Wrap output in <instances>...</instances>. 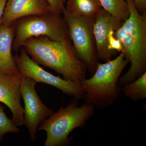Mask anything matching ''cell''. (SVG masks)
I'll list each match as a JSON object with an SVG mask.
<instances>
[{"instance_id": "9", "label": "cell", "mask_w": 146, "mask_h": 146, "mask_svg": "<svg viewBox=\"0 0 146 146\" xmlns=\"http://www.w3.org/2000/svg\"><path fill=\"white\" fill-rule=\"evenodd\" d=\"M22 75L0 73V102L12 112L13 123L17 126L25 125L24 108L21 104Z\"/></svg>"}, {"instance_id": "15", "label": "cell", "mask_w": 146, "mask_h": 146, "mask_svg": "<svg viewBox=\"0 0 146 146\" xmlns=\"http://www.w3.org/2000/svg\"><path fill=\"white\" fill-rule=\"evenodd\" d=\"M102 7L110 15L124 22L129 16L126 0H99Z\"/></svg>"}, {"instance_id": "8", "label": "cell", "mask_w": 146, "mask_h": 146, "mask_svg": "<svg viewBox=\"0 0 146 146\" xmlns=\"http://www.w3.org/2000/svg\"><path fill=\"white\" fill-rule=\"evenodd\" d=\"M36 83L33 80L22 75L21 92L25 103V125L28 129L30 137L33 141H36L40 124L54 112L40 99L35 90Z\"/></svg>"}, {"instance_id": "20", "label": "cell", "mask_w": 146, "mask_h": 146, "mask_svg": "<svg viewBox=\"0 0 146 146\" xmlns=\"http://www.w3.org/2000/svg\"><path fill=\"white\" fill-rule=\"evenodd\" d=\"M7 1V0H0V24L1 21Z\"/></svg>"}, {"instance_id": "6", "label": "cell", "mask_w": 146, "mask_h": 146, "mask_svg": "<svg viewBox=\"0 0 146 146\" xmlns=\"http://www.w3.org/2000/svg\"><path fill=\"white\" fill-rule=\"evenodd\" d=\"M62 14L66 21L75 52L92 76L99 63L93 32L95 20H85L74 17L65 8Z\"/></svg>"}, {"instance_id": "2", "label": "cell", "mask_w": 146, "mask_h": 146, "mask_svg": "<svg viewBox=\"0 0 146 146\" xmlns=\"http://www.w3.org/2000/svg\"><path fill=\"white\" fill-rule=\"evenodd\" d=\"M128 5L129 18L115 32L121 42L122 51L129 61L128 70L118 80L121 86L135 80L146 72V13L138 12L133 0H126Z\"/></svg>"}, {"instance_id": "13", "label": "cell", "mask_w": 146, "mask_h": 146, "mask_svg": "<svg viewBox=\"0 0 146 146\" xmlns=\"http://www.w3.org/2000/svg\"><path fill=\"white\" fill-rule=\"evenodd\" d=\"M102 8L99 0H67L65 9L72 16L80 19L94 20Z\"/></svg>"}, {"instance_id": "1", "label": "cell", "mask_w": 146, "mask_h": 146, "mask_svg": "<svg viewBox=\"0 0 146 146\" xmlns=\"http://www.w3.org/2000/svg\"><path fill=\"white\" fill-rule=\"evenodd\" d=\"M22 47L35 63L52 69L64 79L81 83L86 78V67L77 56L72 43L39 36L28 39Z\"/></svg>"}, {"instance_id": "7", "label": "cell", "mask_w": 146, "mask_h": 146, "mask_svg": "<svg viewBox=\"0 0 146 146\" xmlns=\"http://www.w3.org/2000/svg\"><path fill=\"white\" fill-rule=\"evenodd\" d=\"M20 51V54H16L13 55V58L22 76L33 80L36 83H44L54 86L69 96L79 100L82 99L84 92L81 83L54 75L33 61L23 47Z\"/></svg>"}, {"instance_id": "18", "label": "cell", "mask_w": 146, "mask_h": 146, "mask_svg": "<svg viewBox=\"0 0 146 146\" xmlns=\"http://www.w3.org/2000/svg\"><path fill=\"white\" fill-rule=\"evenodd\" d=\"M51 10L55 13L62 14L65 9L67 0H46Z\"/></svg>"}, {"instance_id": "5", "label": "cell", "mask_w": 146, "mask_h": 146, "mask_svg": "<svg viewBox=\"0 0 146 146\" xmlns=\"http://www.w3.org/2000/svg\"><path fill=\"white\" fill-rule=\"evenodd\" d=\"M13 25L15 33L12 51L16 54L24 43L32 37L46 36L55 41L72 43L62 14L51 11L42 15L26 16L17 20Z\"/></svg>"}, {"instance_id": "12", "label": "cell", "mask_w": 146, "mask_h": 146, "mask_svg": "<svg viewBox=\"0 0 146 146\" xmlns=\"http://www.w3.org/2000/svg\"><path fill=\"white\" fill-rule=\"evenodd\" d=\"M15 33L13 25L0 24V73L10 75L20 73L12 53Z\"/></svg>"}, {"instance_id": "17", "label": "cell", "mask_w": 146, "mask_h": 146, "mask_svg": "<svg viewBox=\"0 0 146 146\" xmlns=\"http://www.w3.org/2000/svg\"><path fill=\"white\" fill-rule=\"evenodd\" d=\"M115 32L114 30L109 32L108 37V45L109 50L116 54L117 52L122 51L123 46L121 42L115 37Z\"/></svg>"}, {"instance_id": "10", "label": "cell", "mask_w": 146, "mask_h": 146, "mask_svg": "<svg viewBox=\"0 0 146 146\" xmlns=\"http://www.w3.org/2000/svg\"><path fill=\"white\" fill-rule=\"evenodd\" d=\"M123 22L110 15L103 8L96 15L93 32L98 60L107 62L116 55L108 49V37L110 31H116L121 26Z\"/></svg>"}, {"instance_id": "14", "label": "cell", "mask_w": 146, "mask_h": 146, "mask_svg": "<svg viewBox=\"0 0 146 146\" xmlns=\"http://www.w3.org/2000/svg\"><path fill=\"white\" fill-rule=\"evenodd\" d=\"M122 86L124 95L133 101L143 100L146 98V72L140 77Z\"/></svg>"}, {"instance_id": "19", "label": "cell", "mask_w": 146, "mask_h": 146, "mask_svg": "<svg viewBox=\"0 0 146 146\" xmlns=\"http://www.w3.org/2000/svg\"><path fill=\"white\" fill-rule=\"evenodd\" d=\"M133 1L139 13H146V0H133Z\"/></svg>"}, {"instance_id": "3", "label": "cell", "mask_w": 146, "mask_h": 146, "mask_svg": "<svg viewBox=\"0 0 146 146\" xmlns=\"http://www.w3.org/2000/svg\"><path fill=\"white\" fill-rule=\"evenodd\" d=\"M129 63L124 52L114 59L98 63L96 70L88 79L81 82L84 92L82 99L84 103L104 109L113 104L119 98L120 85L118 80L124 68Z\"/></svg>"}, {"instance_id": "4", "label": "cell", "mask_w": 146, "mask_h": 146, "mask_svg": "<svg viewBox=\"0 0 146 146\" xmlns=\"http://www.w3.org/2000/svg\"><path fill=\"white\" fill-rule=\"evenodd\" d=\"M79 101L74 98L66 107L62 106L40 124L38 130L46 133L45 146L69 145L71 132L77 128L85 127L94 115L95 107L86 103L78 106Z\"/></svg>"}, {"instance_id": "11", "label": "cell", "mask_w": 146, "mask_h": 146, "mask_svg": "<svg viewBox=\"0 0 146 146\" xmlns=\"http://www.w3.org/2000/svg\"><path fill=\"white\" fill-rule=\"evenodd\" d=\"M51 11L46 0H7L1 24L12 25L20 18Z\"/></svg>"}, {"instance_id": "16", "label": "cell", "mask_w": 146, "mask_h": 146, "mask_svg": "<svg viewBox=\"0 0 146 146\" xmlns=\"http://www.w3.org/2000/svg\"><path fill=\"white\" fill-rule=\"evenodd\" d=\"M4 108L0 105V142L6 133H17L20 131V129L7 116Z\"/></svg>"}]
</instances>
